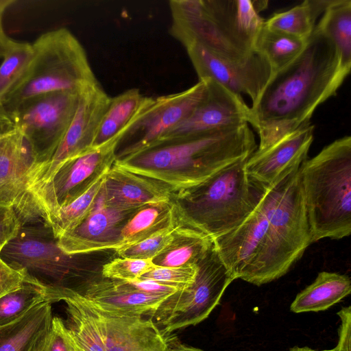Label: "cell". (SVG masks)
I'll return each mask as SVG.
<instances>
[{
	"instance_id": "obj_1",
	"label": "cell",
	"mask_w": 351,
	"mask_h": 351,
	"mask_svg": "<svg viewBox=\"0 0 351 351\" xmlns=\"http://www.w3.org/2000/svg\"><path fill=\"white\" fill-rule=\"evenodd\" d=\"M285 169L247 218L213 244L234 280L261 285L285 275L311 244L300 169Z\"/></svg>"
},
{
	"instance_id": "obj_2",
	"label": "cell",
	"mask_w": 351,
	"mask_h": 351,
	"mask_svg": "<svg viewBox=\"0 0 351 351\" xmlns=\"http://www.w3.org/2000/svg\"><path fill=\"white\" fill-rule=\"evenodd\" d=\"M350 72L334 43L315 25L301 53L272 74L250 107L247 123L259 136L256 150L311 123L316 108L336 95Z\"/></svg>"
},
{
	"instance_id": "obj_3",
	"label": "cell",
	"mask_w": 351,
	"mask_h": 351,
	"mask_svg": "<svg viewBox=\"0 0 351 351\" xmlns=\"http://www.w3.org/2000/svg\"><path fill=\"white\" fill-rule=\"evenodd\" d=\"M248 123L159 143L114 163L166 186L173 196L205 182L225 166L257 149Z\"/></svg>"
},
{
	"instance_id": "obj_4",
	"label": "cell",
	"mask_w": 351,
	"mask_h": 351,
	"mask_svg": "<svg viewBox=\"0 0 351 351\" xmlns=\"http://www.w3.org/2000/svg\"><path fill=\"white\" fill-rule=\"evenodd\" d=\"M267 1L171 0L170 34L184 47L197 44L230 60L245 58L254 50L265 21L259 12Z\"/></svg>"
},
{
	"instance_id": "obj_5",
	"label": "cell",
	"mask_w": 351,
	"mask_h": 351,
	"mask_svg": "<svg viewBox=\"0 0 351 351\" xmlns=\"http://www.w3.org/2000/svg\"><path fill=\"white\" fill-rule=\"evenodd\" d=\"M301 186L311 243L351 233V137L345 136L303 162Z\"/></svg>"
},
{
	"instance_id": "obj_6",
	"label": "cell",
	"mask_w": 351,
	"mask_h": 351,
	"mask_svg": "<svg viewBox=\"0 0 351 351\" xmlns=\"http://www.w3.org/2000/svg\"><path fill=\"white\" fill-rule=\"evenodd\" d=\"M247 158L225 166L199 185L173 196L180 216L213 241L239 226L266 190L247 175Z\"/></svg>"
},
{
	"instance_id": "obj_7",
	"label": "cell",
	"mask_w": 351,
	"mask_h": 351,
	"mask_svg": "<svg viewBox=\"0 0 351 351\" xmlns=\"http://www.w3.org/2000/svg\"><path fill=\"white\" fill-rule=\"evenodd\" d=\"M32 45L29 64L2 104L9 114L35 96L60 91L81 95L99 84L83 46L69 29L47 32Z\"/></svg>"
},
{
	"instance_id": "obj_8",
	"label": "cell",
	"mask_w": 351,
	"mask_h": 351,
	"mask_svg": "<svg viewBox=\"0 0 351 351\" xmlns=\"http://www.w3.org/2000/svg\"><path fill=\"white\" fill-rule=\"evenodd\" d=\"M233 280L213 241L193 283L167 297L149 317L166 335L195 326L208 317Z\"/></svg>"
},
{
	"instance_id": "obj_9",
	"label": "cell",
	"mask_w": 351,
	"mask_h": 351,
	"mask_svg": "<svg viewBox=\"0 0 351 351\" xmlns=\"http://www.w3.org/2000/svg\"><path fill=\"white\" fill-rule=\"evenodd\" d=\"M110 99L100 84L80 95L73 121L52 156L42 163L31 166L26 173L21 197L26 207H32L37 197L63 164L93 148Z\"/></svg>"
},
{
	"instance_id": "obj_10",
	"label": "cell",
	"mask_w": 351,
	"mask_h": 351,
	"mask_svg": "<svg viewBox=\"0 0 351 351\" xmlns=\"http://www.w3.org/2000/svg\"><path fill=\"white\" fill-rule=\"evenodd\" d=\"M80 97L66 91L46 93L25 100L10 114L29 147L31 166L52 156L73 121Z\"/></svg>"
},
{
	"instance_id": "obj_11",
	"label": "cell",
	"mask_w": 351,
	"mask_h": 351,
	"mask_svg": "<svg viewBox=\"0 0 351 351\" xmlns=\"http://www.w3.org/2000/svg\"><path fill=\"white\" fill-rule=\"evenodd\" d=\"M120 138H112L63 164L34 201L29 224L43 223L47 215L69 204L106 174L116 160Z\"/></svg>"
},
{
	"instance_id": "obj_12",
	"label": "cell",
	"mask_w": 351,
	"mask_h": 351,
	"mask_svg": "<svg viewBox=\"0 0 351 351\" xmlns=\"http://www.w3.org/2000/svg\"><path fill=\"white\" fill-rule=\"evenodd\" d=\"M206 91L199 82L182 92L154 98L134 123L123 132L116 149V159L136 155L158 143L197 106Z\"/></svg>"
},
{
	"instance_id": "obj_13",
	"label": "cell",
	"mask_w": 351,
	"mask_h": 351,
	"mask_svg": "<svg viewBox=\"0 0 351 351\" xmlns=\"http://www.w3.org/2000/svg\"><path fill=\"white\" fill-rule=\"evenodd\" d=\"M185 48L199 80H215L237 95H247L252 104L259 97L273 74L268 60L257 51L243 59L230 60L217 56L197 44Z\"/></svg>"
},
{
	"instance_id": "obj_14",
	"label": "cell",
	"mask_w": 351,
	"mask_h": 351,
	"mask_svg": "<svg viewBox=\"0 0 351 351\" xmlns=\"http://www.w3.org/2000/svg\"><path fill=\"white\" fill-rule=\"evenodd\" d=\"M201 80L206 84V91L202 100L158 143L247 123L250 106L241 95L211 79Z\"/></svg>"
},
{
	"instance_id": "obj_15",
	"label": "cell",
	"mask_w": 351,
	"mask_h": 351,
	"mask_svg": "<svg viewBox=\"0 0 351 351\" xmlns=\"http://www.w3.org/2000/svg\"><path fill=\"white\" fill-rule=\"evenodd\" d=\"M136 210L108 207L97 199L89 215L74 229L58 238L57 244L68 255L117 250L122 227Z\"/></svg>"
},
{
	"instance_id": "obj_16",
	"label": "cell",
	"mask_w": 351,
	"mask_h": 351,
	"mask_svg": "<svg viewBox=\"0 0 351 351\" xmlns=\"http://www.w3.org/2000/svg\"><path fill=\"white\" fill-rule=\"evenodd\" d=\"M89 304L106 351H169L171 341L152 318L112 315Z\"/></svg>"
},
{
	"instance_id": "obj_17",
	"label": "cell",
	"mask_w": 351,
	"mask_h": 351,
	"mask_svg": "<svg viewBox=\"0 0 351 351\" xmlns=\"http://www.w3.org/2000/svg\"><path fill=\"white\" fill-rule=\"evenodd\" d=\"M103 205L125 210H136L145 205L173 199L164 184L132 173L114 162L106 173L97 198Z\"/></svg>"
},
{
	"instance_id": "obj_18",
	"label": "cell",
	"mask_w": 351,
	"mask_h": 351,
	"mask_svg": "<svg viewBox=\"0 0 351 351\" xmlns=\"http://www.w3.org/2000/svg\"><path fill=\"white\" fill-rule=\"evenodd\" d=\"M314 129V125L309 123L266 149L256 150L247 160V175L264 186H269L289 165L307 158Z\"/></svg>"
},
{
	"instance_id": "obj_19",
	"label": "cell",
	"mask_w": 351,
	"mask_h": 351,
	"mask_svg": "<svg viewBox=\"0 0 351 351\" xmlns=\"http://www.w3.org/2000/svg\"><path fill=\"white\" fill-rule=\"evenodd\" d=\"M78 292L97 309L124 316H149L169 296L128 289L117 280L104 277L90 281Z\"/></svg>"
},
{
	"instance_id": "obj_20",
	"label": "cell",
	"mask_w": 351,
	"mask_h": 351,
	"mask_svg": "<svg viewBox=\"0 0 351 351\" xmlns=\"http://www.w3.org/2000/svg\"><path fill=\"white\" fill-rule=\"evenodd\" d=\"M33 161L29 147L17 128L0 136V204L16 206Z\"/></svg>"
},
{
	"instance_id": "obj_21",
	"label": "cell",
	"mask_w": 351,
	"mask_h": 351,
	"mask_svg": "<svg viewBox=\"0 0 351 351\" xmlns=\"http://www.w3.org/2000/svg\"><path fill=\"white\" fill-rule=\"evenodd\" d=\"M53 317L51 303L44 302L18 320L0 326V351H46Z\"/></svg>"
},
{
	"instance_id": "obj_22",
	"label": "cell",
	"mask_w": 351,
	"mask_h": 351,
	"mask_svg": "<svg viewBox=\"0 0 351 351\" xmlns=\"http://www.w3.org/2000/svg\"><path fill=\"white\" fill-rule=\"evenodd\" d=\"M178 213L179 220L171 241L152 260L156 266L174 267L198 265L213 244L211 239L186 222L178 210Z\"/></svg>"
},
{
	"instance_id": "obj_23",
	"label": "cell",
	"mask_w": 351,
	"mask_h": 351,
	"mask_svg": "<svg viewBox=\"0 0 351 351\" xmlns=\"http://www.w3.org/2000/svg\"><path fill=\"white\" fill-rule=\"evenodd\" d=\"M58 300L66 304L67 330L82 351H106L97 320L93 308L78 291L66 289Z\"/></svg>"
},
{
	"instance_id": "obj_24",
	"label": "cell",
	"mask_w": 351,
	"mask_h": 351,
	"mask_svg": "<svg viewBox=\"0 0 351 351\" xmlns=\"http://www.w3.org/2000/svg\"><path fill=\"white\" fill-rule=\"evenodd\" d=\"M154 100L142 95L138 88H131L110 99L97 132L93 147L117 137L134 123L139 114Z\"/></svg>"
},
{
	"instance_id": "obj_25",
	"label": "cell",
	"mask_w": 351,
	"mask_h": 351,
	"mask_svg": "<svg viewBox=\"0 0 351 351\" xmlns=\"http://www.w3.org/2000/svg\"><path fill=\"white\" fill-rule=\"evenodd\" d=\"M177 219L178 210L173 199L141 207L122 227L118 249L140 242L172 226Z\"/></svg>"
},
{
	"instance_id": "obj_26",
	"label": "cell",
	"mask_w": 351,
	"mask_h": 351,
	"mask_svg": "<svg viewBox=\"0 0 351 351\" xmlns=\"http://www.w3.org/2000/svg\"><path fill=\"white\" fill-rule=\"evenodd\" d=\"M350 292L351 280L347 275L322 271L313 283L297 295L290 310L296 313L324 311Z\"/></svg>"
},
{
	"instance_id": "obj_27",
	"label": "cell",
	"mask_w": 351,
	"mask_h": 351,
	"mask_svg": "<svg viewBox=\"0 0 351 351\" xmlns=\"http://www.w3.org/2000/svg\"><path fill=\"white\" fill-rule=\"evenodd\" d=\"M332 1L305 0L287 11L274 13L264 21V25L271 29L307 40L314 29L317 18Z\"/></svg>"
},
{
	"instance_id": "obj_28",
	"label": "cell",
	"mask_w": 351,
	"mask_h": 351,
	"mask_svg": "<svg viewBox=\"0 0 351 351\" xmlns=\"http://www.w3.org/2000/svg\"><path fill=\"white\" fill-rule=\"evenodd\" d=\"M307 40L271 29L263 23L256 36L254 47L255 51L266 57L274 73L289 64L301 53Z\"/></svg>"
},
{
	"instance_id": "obj_29",
	"label": "cell",
	"mask_w": 351,
	"mask_h": 351,
	"mask_svg": "<svg viewBox=\"0 0 351 351\" xmlns=\"http://www.w3.org/2000/svg\"><path fill=\"white\" fill-rule=\"evenodd\" d=\"M317 25L337 47L343 65L351 69V0H333Z\"/></svg>"
},
{
	"instance_id": "obj_30",
	"label": "cell",
	"mask_w": 351,
	"mask_h": 351,
	"mask_svg": "<svg viewBox=\"0 0 351 351\" xmlns=\"http://www.w3.org/2000/svg\"><path fill=\"white\" fill-rule=\"evenodd\" d=\"M106 174L99 178L82 195L44 218L43 223L51 229L57 239L77 226L93 210Z\"/></svg>"
},
{
	"instance_id": "obj_31",
	"label": "cell",
	"mask_w": 351,
	"mask_h": 351,
	"mask_svg": "<svg viewBox=\"0 0 351 351\" xmlns=\"http://www.w3.org/2000/svg\"><path fill=\"white\" fill-rule=\"evenodd\" d=\"M47 290L25 280L17 289L0 298V326L10 324L38 304L47 302Z\"/></svg>"
},
{
	"instance_id": "obj_32",
	"label": "cell",
	"mask_w": 351,
	"mask_h": 351,
	"mask_svg": "<svg viewBox=\"0 0 351 351\" xmlns=\"http://www.w3.org/2000/svg\"><path fill=\"white\" fill-rule=\"evenodd\" d=\"M33 53L32 45L14 40L0 65V106L25 71Z\"/></svg>"
},
{
	"instance_id": "obj_33",
	"label": "cell",
	"mask_w": 351,
	"mask_h": 351,
	"mask_svg": "<svg viewBox=\"0 0 351 351\" xmlns=\"http://www.w3.org/2000/svg\"><path fill=\"white\" fill-rule=\"evenodd\" d=\"M178 220L179 216L178 213V219L172 226L140 242L119 248L116 250L117 253L122 258L152 260L171 241L173 232L178 223Z\"/></svg>"
},
{
	"instance_id": "obj_34",
	"label": "cell",
	"mask_w": 351,
	"mask_h": 351,
	"mask_svg": "<svg viewBox=\"0 0 351 351\" xmlns=\"http://www.w3.org/2000/svg\"><path fill=\"white\" fill-rule=\"evenodd\" d=\"M155 267L152 260L120 257L104 264L101 275L108 279L132 281L138 280Z\"/></svg>"
},
{
	"instance_id": "obj_35",
	"label": "cell",
	"mask_w": 351,
	"mask_h": 351,
	"mask_svg": "<svg viewBox=\"0 0 351 351\" xmlns=\"http://www.w3.org/2000/svg\"><path fill=\"white\" fill-rule=\"evenodd\" d=\"M198 265L174 267L156 266L143 274L139 279L155 281L171 285L180 289L192 285L195 280Z\"/></svg>"
},
{
	"instance_id": "obj_36",
	"label": "cell",
	"mask_w": 351,
	"mask_h": 351,
	"mask_svg": "<svg viewBox=\"0 0 351 351\" xmlns=\"http://www.w3.org/2000/svg\"><path fill=\"white\" fill-rule=\"evenodd\" d=\"M21 226L14 208L0 204V247H3L14 238Z\"/></svg>"
},
{
	"instance_id": "obj_37",
	"label": "cell",
	"mask_w": 351,
	"mask_h": 351,
	"mask_svg": "<svg viewBox=\"0 0 351 351\" xmlns=\"http://www.w3.org/2000/svg\"><path fill=\"white\" fill-rule=\"evenodd\" d=\"M46 351H74L72 338L64 322L53 317L51 333Z\"/></svg>"
},
{
	"instance_id": "obj_38",
	"label": "cell",
	"mask_w": 351,
	"mask_h": 351,
	"mask_svg": "<svg viewBox=\"0 0 351 351\" xmlns=\"http://www.w3.org/2000/svg\"><path fill=\"white\" fill-rule=\"evenodd\" d=\"M26 280L23 269H17L0 258V298L19 289Z\"/></svg>"
},
{
	"instance_id": "obj_39",
	"label": "cell",
	"mask_w": 351,
	"mask_h": 351,
	"mask_svg": "<svg viewBox=\"0 0 351 351\" xmlns=\"http://www.w3.org/2000/svg\"><path fill=\"white\" fill-rule=\"evenodd\" d=\"M341 319L339 341L335 351H351V306L343 307L338 313Z\"/></svg>"
},
{
	"instance_id": "obj_40",
	"label": "cell",
	"mask_w": 351,
	"mask_h": 351,
	"mask_svg": "<svg viewBox=\"0 0 351 351\" xmlns=\"http://www.w3.org/2000/svg\"><path fill=\"white\" fill-rule=\"evenodd\" d=\"M15 3V0H0V58L4 57L14 41L4 30L3 19L8 8Z\"/></svg>"
},
{
	"instance_id": "obj_41",
	"label": "cell",
	"mask_w": 351,
	"mask_h": 351,
	"mask_svg": "<svg viewBox=\"0 0 351 351\" xmlns=\"http://www.w3.org/2000/svg\"><path fill=\"white\" fill-rule=\"evenodd\" d=\"M14 124L10 114L0 106V135L4 134L14 128Z\"/></svg>"
},
{
	"instance_id": "obj_42",
	"label": "cell",
	"mask_w": 351,
	"mask_h": 351,
	"mask_svg": "<svg viewBox=\"0 0 351 351\" xmlns=\"http://www.w3.org/2000/svg\"><path fill=\"white\" fill-rule=\"evenodd\" d=\"M169 351H204L199 348L185 346L184 344L176 343H173L171 341Z\"/></svg>"
},
{
	"instance_id": "obj_43",
	"label": "cell",
	"mask_w": 351,
	"mask_h": 351,
	"mask_svg": "<svg viewBox=\"0 0 351 351\" xmlns=\"http://www.w3.org/2000/svg\"><path fill=\"white\" fill-rule=\"evenodd\" d=\"M289 351H317V350H313V349L307 348V347H303V348L295 347V348L291 349Z\"/></svg>"
},
{
	"instance_id": "obj_44",
	"label": "cell",
	"mask_w": 351,
	"mask_h": 351,
	"mask_svg": "<svg viewBox=\"0 0 351 351\" xmlns=\"http://www.w3.org/2000/svg\"><path fill=\"white\" fill-rule=\"evenodd\" d=\"M71 338H72V337H71ZM72 340H73L74 351H82V350L77 346V344L75 343V341L73 340V338H72Z\"/></svg>"
},
{
	"instance_id": "obj_45",
	"label": "cell",
	"mask_w": 351,
	"mask_h": 351,
	"mask_svg": "<svg viewBox=\"0 0 351 351\" xmlns=\"http://www.w3.org/2000/svg\"><path fill=\"white\" fill-rule=\"evenodd\" d=\"M322 351H335V350H333L332 349V350H322Z\"/></svg>"
},
{
	"instance_id": "obj_46",
	"label": "cell",
	"mask_w": 351,
	"mask_h": 351,
	"mask_svg": "<svg viewBox=\"0 0 351 351\" xmlns=\"http://www.w3.org/2000/svg\"><path fill=\"white\" fill-rule=\"evenodd\" d=\"M1 249H2V247H0V252H1Z\"/></svg>"
},
{
	"instance_id": "obj_47",
	"label": "cell",
	"mask_w": 351,
	"mask_h": 351,
	"mask_svg": "<svg viewBox=\"0 0 351 351\" xmlns=\"http://www.w3.org/2000/svg\"><path fill=\"white\" fill-rule=\"evenodd\" d=\"M1 136V135H0Z\"/></svg>"
}]
</instances>
